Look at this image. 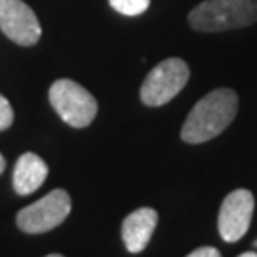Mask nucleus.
Wrapping results in <instances>:
<instances>
[{
	"label": "nucleus",
	"mask_w": 257,
	"mask_h": 257,
	"mask_svg": "<svg viewBox=\"0 0 257 257\" xmlns=\"http://www.w3.org/2000/svg\"><path fill=\"white\" fill-rule=\"evenodd\" d=\"M238 112V95L229 88H217L193 107L181 128L185 143H204L217 138L230 126Z\"/></svg>",
	"instance_id": "f257e3e1"
},
{
	"label": "nucleus",
	"mask_w": 257,
	"mask_h": 257,
	"mask_svg": "<svg viewBox=\"0 0 257 257\" xmlns=\"http://www.w3.org/2000/svg\"><path fill=\"white\" fill-rule=\"evenodd\" d=\"M257 21V0H206L189 14V23L202 33L248 27Z\"/></svg>",
	"instance_id": "f03ea898"
},
{
	"label": "nucleus",
	"mask_w": 257,
	"mask_h": 257,
	"mask_svg": "<svg viewBox=\"0 0 257 257\" xmlns=\"http://www.w3.org/2000/svg\"><path fill=\"white\" fill-rule=\"evenodd\" d=\"M50 103L61 120L73 128L90 126L97 114L95 97L69 78H59L50 86Z\"/></svg>",
	"instance_id": "7ed1b4c3"
},
{
	"label": "nucleus",
	"mask_w": 257,
	"mask_h": 257,
	"mask_svg": "<svg viewBox=\"0 0 257 257\" xmlns=\"http://www.w3.org/2000/svg\"><path fill=\"white\" fill-rule=\"evenodd\" d=\"M189 65L179 57H168L156 65L141 84V101L149 107H160L172 101L189 82Z\"/></svg>",
	"instance_id": "20e7f679"
},
{
	"label": "nucleus",
	"mask_w": 257,
	"mask_h": 257,
	"mask_svg": "<svg viewBox=\"0 0 257 257\" xmlns=\"http://www.w3.org/2000/svg\"><path fill=\"white\" fill-rule=\"evenodd\" d=\"M71 196L63 189H55L40 200L25 206L18 211L16 223L23 232L29 234H42L55 229L63 223L71 213Z\"/></svg>",
	"instance_id": "39448f33"
},
{
	"label": "nucleus",
	"mask_w": 257,
	"mask_h": 257,
	"mask_svg": "<svg viewBox=\"0 0 257 257\" xmlns=\"http://www.w3.org/2000/svg\"><path fill=\"white\" fill-rule=\"evenodd\" d=\"M0 31L19 46H35L42 37L37 14L23 0H0Z\"/></svg>",
	"instance_id": "423d86ee"
},
{
	"label": "nucleus",
	"mask_w": 257,
	"mask_h": 257,
	"mask_svg": "<svg viewBox=\"0 0 257 257\" xmlns=\"http://www.w3.org/2000/svg\"><path fill=\"white\" fill-rule=\"evenodd\" d=\"M255 198L248 189H236L223 200L217 219L221 238L225 242H238L251 225Z\"/></svg>",
	"instance_id": "0eeeda50"
},
{
	"label": "nucleus",
	"mask_w": 257,
	"mask_h": 257,
	"mask_svg": "<svg viewBox=\"0 0 257 257\" xmlns=\"http://www.w3.org/2000/svg\"><path fill=\"white\" fill-rule=\"evenodd\" d=\"M158 223V213L153 208H139L126 215L122 223V240L126 249L132 253H139L147 248Z\"/></svg>",
	"instance_id": "6e6552de"
},
{
	"label": "nucleus",
	"mask_w": 257,
	"mask_h": 257,
	"mask_svg": "<svg viewBox=\"0 0 257 257\" xmlns=\"http://www.w3.org/2000/svg\"><path fill=\"white\" fill-rule=\"evenodd\" d=\"M48 177L46 162L35 153H25L18 158L14 168V189L21 196L35 193Z\"/></svg>",
	"instance_id": "1a4fd4ad"
},
{
	"label": "nucleus",
	"mask_w": 257,
	"mask_h": 257,
	"mask_svg": "<svg viewBox=\"0 0 257 257\" xmlns=\"http://www.w3.org/2000/svg\"><path fill=\"white\" fill-rule=\"evenodd\" d=\"M109 4H110V8L116 10L122 16L134 18V16L143 14V12L149 8L151 0H109Z\"/></svg>",
	"instance_id": "9d476101"
},
{
	"label": "nucleus",
	"mask_w": 257,
	"mask_h": 257,
	"mask_svg": "<svg viewBox=\"0 0 257 257\" xmlns=\"http://www.w3.org/2000/svg\"><path fill=\"white\" fill-rule=\"evenodd\" d=\"M12 122H14V109H12L8 99L0 93V132L8 130L12 126Z\"/></svg>",
	"instance_id": "9b49d317"
},
{
	"label": "nucleus",
	"mask_w": 257,
	"mask_h": 257,
	"mask_svg": "<svg viewBox=\"0 0 257 257\" xmlns=\"http://www.w3.org/2000/svg\"><path fill=\"white\" fill-rule=\"evenodd\" d=\"M187 257H221L219 249L213 248V246H202V248H196L194 251H191Z\"/></svg>",
	"instance_id": "f8f14e48"
},
{
	"label": "nucleus",
	"mask_w": 257,
	"mask_h": 257,
	"mask_svg": "<svg viewBox=\"0 0 257 257\" xmlns=\"http://www.w3.org/2000/svg\"><path fill=\"white\" fill-rule=\"evenodd\" d=\"M4 168H6V160H4V156L0 155V174L4 172Z\"/></svg>",
	"instance_id": "ddd939ff"
},
{
	"label": "nucleus",
	"mask_w": 257,
	"mask_h": 257,
	"mask_svg": "<svg viewBox=\"0 0 257 257\" xmlns=\"http://www.w3.org/2000/svg\"><path fill=\"white\" fill-rule=\"evenodd\" d=\"M238 257H257V253L255 251H244L242 255H238Z\"/></svg>",
	"instance_id": "4468645a"
},
{
	"label": "nucleus",
	"mask_w": 257,
	"mask_h": 257,
	"mask_svg": "<svg viewBox=\"0 0 257 257\" xmlns=\"http://www.w3.org/2000/svg\"><path fill=\"white\" fill-rule=\"evenodd\" d=\"M46 257H63V255H59V253H50V255H46Z\"/></svg>",
	"instance_id": "2eb2a0df"
},
{
	"label": "nucleus",
	"mask_w": 257,
	"mask_h": 257,
	"mask_svg": "<svg viewBox=\"0 0 257 257\" xmlns=\"http://www.w3.org/2000/svg\"><path fill=\"white\" fill-rule=\"evenodd\" d=\"M253 246H255V248H257V240H255V242H253Z\"/></svg>",
	"instance_id": "dca6fc26"
}]
</instances>
